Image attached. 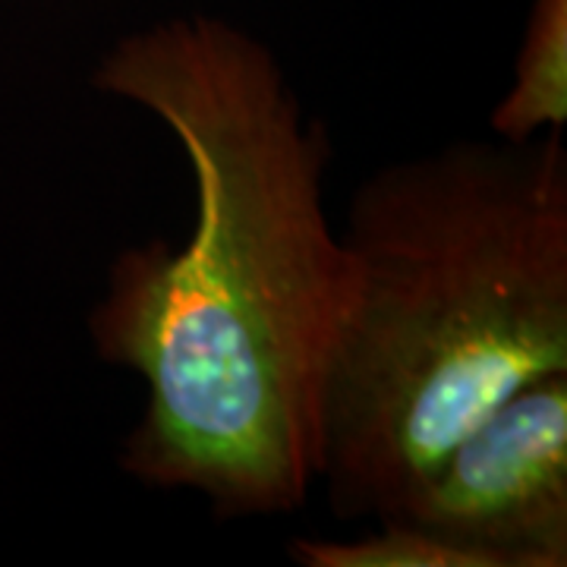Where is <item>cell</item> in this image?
<instances>
[{"label": "cell", "mask_w": 567, "mask_h": 567, "mask_svg": "<svg viewBox=\"0 0 567 567\" xmlns=\"http://www.w3.org/2000/svg\"><path fill=\"white\" fill-rule=\"evenodd\" d=\"M92 85L162 123L193 183L186 237L121 249L89 312L95 357L142 382L121 470L221 520L293 514L350 297L322 123L262 39L208 13L121 35Z\"/></svg>", "instance_id": "cell-1"}, {"label": "cell", "mask_w": 567, "mask_h": 567, "mask_svg": "<svg viewBox=\"0 0 567 567\" xmlns=\"http://www.w3.org/2000/svg\"><path fill=\"white\" fill-rule=\"evenodd\" d=\"M350 297L316 488L385 517L470 429L567 372V152L457 140L369 174L341 224Z\"/></svg>", "instance_id": "cell-2"}, {"label": "cell", "mask_w": 567, "mask_h": 567, "mask_svg": "<svg viewBox=\"0 0 567 567\" xmlns=\"http://www.w3.org/2000/svg\"><path fill=\"white\" fill-rule=\"evenodd\" d=\"M385 517L445 539L473 567H565L567 372L470 429Z\"/></svg>", "instance_id": "cell-3"}, {"label": "cell", "mask_w": 567, "mask_h": 567, "mask_svg": "<svg viewBox=\"0 0 567 567\" xmlns=\"http://www.w3.org/2000/svg\"><path fill=\"white\" fill-rule=\"evenodd\" d=\"M492 136L533 142L567 126V0H533L511 82L488 114Z\"/></svg>", "instance_id": "cell-4"}, {"label": "cell", "mask_w": 567, "mask_h": 567, "mask_svg": "<svg viewBox=\"0 0 567 567\" xmlns=\"http://www.w3.org/2000/svg\"><path fill=\"white\" fill-rule=\"evenodd\" d=\"M360 536H297L287 555L300 567H473L461 548L401 517H379Z\"/></svg>", "instance_id": "cell-5"}]
</instances>
